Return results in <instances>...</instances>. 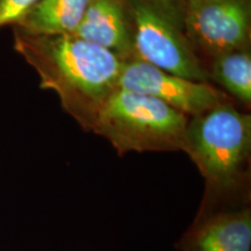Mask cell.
Instances as JSON below:
<instances>
[{"label":"cell","instance_id":"3","mask_svg":"<svg viewBox=\"0 0 251 251\" xmlns=\"http://www.w3.org/2000/svg\"><path fill=\"white\" fill-rule=\"evenodd\" d=\"M188 119L161 100L118 87L103 102L91 131L107 140L119 155L178 151Z\"/></svg>","mask_w":251,"mask_h":251},{"label":"cell","instance_id":"9","mask_svg":"<svg viewBox=\"0 0 251 251\" xmlns=\"http://www.w3.org/2000/svg\"><path fill=\"white\" fill-rule=\"evenodd\" d=\"M89 1L39 0L14 27L31 34H74L79 26Z\"/></svg>","mask_w":251,"mask_h":251},{"label":"cell","instance_id":"8","mask_svg":"<svg viewBox=\"0 0 251 251\" xmlns=\"http://www.w3.org/2000/svg\"><path fill=\"white\" fill-rule=\"evenodd\" d=\"M249 208L203 215L183 240V251H250Z\"/></svg>","mask_w":251,"mask_h":251},{"label":"cell","instance_id":"5","mask_svg":"<svg viewBox=\"0 0 251 251\" xmlns=\"http://www.w3.org/2000/svg\"><path fill=\"white\" fill-rule=\"evenodd\" d=\"M186 35L206 64L225 52L250 49V0H183Z\"/></svg>","mask_w":251,"mask_h":251},{"label":"cell","instance_id":"10","mask_svg":"<svg viewBox=\"0 0 251 251\" xmlns=\"http://www.w3.org/2000/svg\"><path fill=\"white\" fill-rule=\"evenodd\" d=\"M209 80L219 84L234 101L251 105L250 49L234 50L215 56L206 64Z\"/></svg>","mask_w":251,"mask_h":251},{"label":"cell","instance_id":"2","mask_svg":"<svg viewBox=\"0 0 251 251\" xmlns=\"http://www.w3.org/2000/svg\"><path fill=\"white\" fill-rule=\"evenodd\" d=\"M181 150L205 178L209 199L238 192L250 159V114L229 101L191 117Z\"/></svg>","mask_w":251,"mask_h":251},{"label":"cell","instance_id":"11","mask_svg":"<svg viewBox=\"0 0 251 251\" xmlns=\"http://www.w3.org/2000/svg\"><path fill=\"white\" fill-rule=\"evenodd\" d=\"M39 0H0V28L14 26Z\"/></svg>","mask_w":251,"mask_h":251},{"label":"cell","instance_id":"1","mask_svg":"<svg viewBox=\"0 0 251 251\" xmlns=\"http://www.w3.org/2000/svg\"><path fill=\"white\" fill-rule=\"evenodd\" d=\"M13 48L35 70L42 90L52 91L62 108L91 131L97 114L115 89L122 59L72 34H31L12 27Z\"/></svg>","mask_w":251,"mask_h":251},{"label":"cell","instance_id":"4","mask_svg":"<svg viewBox=\"0 0 251 251\" xmlns=\"http://www.w3.org/2000/svg\"><path fill=\"white\" fill-rule=\"evenodd\" d=\"M134 58L197 81H209L207 69L186 35L183 0H125Z\"/></svg>","mask_w":251,"mask_h":251},{"label":"cell","instance_id":"6","mask_svg":"<svg viewBox=\"0 0 251 251\" xmlns=\"http://www.w3.org/2000/svg\"><path fill=\"white\" fill-rule=\"evenodd\" d=\"M118 86L161 100L188 118L211 111L225 102L234 101L209 81L188 79L137 58L122 62Z\"/></svg>","mask_w":251,"mask_h":251},{"label":"cell","instance_id":"7","mask_svg":"<svg viewBox=\"0 0 251 251\" xmlns=\"http://www.w3.org/2000/svg\"><path fill=\"white\" fill-rule=\"evenodd\" d=\"M72 35L108 49L122 61L134 58L125 0H90L79 26Z\"/></svg>","mask_w":251,"mask_h":251}]
</instances>
